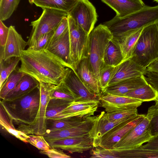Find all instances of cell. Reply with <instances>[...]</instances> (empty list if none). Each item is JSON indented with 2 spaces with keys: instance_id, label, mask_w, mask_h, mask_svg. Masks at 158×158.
Here are the masks:
<instances>
[{
  "instance_id": "1",
  "label": "cell",
  "mask_w": 158,
  "mask_h": 158,
  "mask_svg": "<svg viewBox=\"0 0 158 158\" xmlns=\"http://www.w3.org/2000/svg\"><path fill=\"white\" fill-rule=\"evenodd\" d=\"M20 72L28 74L39 82L57 85L63 79L68 67L47 49L40 51L29 47L20 57Z\"/></svg>"
},
{
  "instance_id": "2",
  "label": "cell",
  "mask_w": 158,
  "mask_h": 158,
  "mask_svg": "<svg viewBox=\"0 0 158 158\" xmlns=\"http://www.w3.org/2000/svg\"><path fill=\"white\" fill-rule=\"evenodd\" d=\"M39 86L29 93L15 99H1V106L18 130L29 135L33 134L40 107Z\"/></svg>"
},
{
  "instance_id": "3",
  "label": "cell",
  "mask_w": 158,
  "mask_h": 158,
  "mask_svg": "<svg viewBox=\"0 0 158 158\" xmlns=\"http://www.w3.org/2000/svg\"><path fill=\"white\" fill-rule=\"evenodd\" d=\"M157 22L158 5H145L139 10L127 16L120 17L116 15L103 24L110 31L113 39L118 40L134 30Z\"/></svg>"
},
{
  "instance_id": "4",
  "label": "cell",
  "mask_w": 158,
  "mask_h": 158,
  "mask_svg": "<svg viewBox=\"0 0 158 158\" xmlns=\"http://www.w3.org/2000/svg\"><path fill=\"white\" fill-rule=\"evenodd\" d=\"M131 58L145 69L152 62L158 58V22L144 27Z\"/></svg>"
},
{
  "instance_id": "5",
  "label": "cell",
  "mask_w": 158,
  "mask_h": 158,
  "mask_svg": "<svg viewBox=\"0 0 158 158\" xmlns=\"http://www.w3.org/2000/svg\"><path fill=\"white\" fill-rule=\"evenodd\" d=\"M113 38L111 32L103 24L98 25L89 34V59L92 70L98 81L100 71L105 65V51L109 43Z\"/></svg>"
},
{
  "instance_id": "6",
  "label": "cell",
  "mask_w": 158,
  "mask_h": 158,
  "mask_svg": "<svg viewBox=\"0 0 158 158\" xmlns=\"http://www.w3.org/2000/svg\"><path fill=\"white\" fill-rule=\"evenodd\" d=\"M70 47V60L73 70L75 71L78 63L89 58V35L76 24L69 15L68 16Z\"/></svg>"
},
{
  "instance_id": "7",
  "label": "cell",
  "mask_w": 158,
  "mask_h": 158,
  "mask_svg": "<svg viewBox=\"0 0 158 158\" xmlns=\"http://www.w3.org/2000/svg\"><path fill=\"white\" fill-rule=\"evenodd\" d=\"M40 17L31 22L32 29L27 41L30 47L44 35L54 30L68 13L60 10L44 8Z\"/></svg>"
},
{
  "instance_id": "8",
  "label": "cell",
  "mask_w": 158,
  "mask_h": 158,
  "mask_svg": "<svg viewBox=\"0 0 158 158\" xmlns=\"http://www.w3.org/2000/svg\"><path fill=\"white\" fill-rule=\"evenodd\" d=\"M154 136L151 133L150 119L146 115L114 146L113 149H132L142 146Z\"/></svg>"
},
{
  "instance_id": "9",
  "label": "cell",
  "mask_w": 158,
  "mask_h": 158,
  "mask_svg": "<svg viewBox=\"0 0 158 158\" xmlns=\"http://www.w3.org/2000/svg\"><path fill=\"white\" fill-rule=\"evenodd\" d=\"M68 15L88 35L97 20L96 8L89 0H78Z\"/></svg>"
},
{
  "instance_id": "10",
  "label": "cell",
  "mask_w": 158,
  "mask_h": 158,
  "mask_svg": "<svg viewBox=\"0 0 158 158\" xmlns=\"http://www.w3.org/2000/svg\"><path fill=\"white\" fill-rule=\"evenodd\" d=\"M139 114L134 120L123 123L108 131L93 143V148L99 146L107 149H112L114 145L146 116Z\"/></svg>"
},
{
  "instance_id": "11",
  "label": "cell",
  "mask_w": 158,
  "mask_h": 158,
  "mask_svg": "<svg viewBox=\"0 0 158 158\" xmlns=\"http://www.w3.org/2000/svg\"><path fill=\"white\" fill-rule=\"evenodd\" d=\"M53 148L61 149L70 153H82L93 148V139L89 133L86 135L63 138L48 142Z\"/></svg>"
},
{
  "instance_id": "12",
  "label": "cell",
  "mask_w": 158,
  "mask_h": 158,
  "mask_svg": "<svg viewBox=\"0 0 158 158\" xmlns=\"http://www.w3.org/2000/svg\"><path fill=\"white\" fill-rule=\"evenodd\" d=\"M100 98L101 106L106 112H112L137 108L142 101L124 96L104 93Z\"/></svg>"
},
{
  "instance_id": "13",
  "label": "cell",
  "mask_w": 158,
  "mask_h": 158,
  "mask_svg": "<svg viewBox=\"0 0 158 158\" xmlns=\"http://www.w3.org/2000/svg\"><path fill=\"white\" fill-rule=\"evenodd\" d=\"M100 101L75 100L59 114L56 119L73 117L85 118L92 116L97 111Z\"/></svg>"
},
{
  "instance_id": "14",
  "label": "cell",
  "mask_w": 158,
  "mask_h": 158,
  "mask_svg": "<svg viewBox=\"0 0 158 158\" xmlns=\"http://www.w3.org/2000/svg\"><path fill=\"white\" fill-rule=\"evenodd\" d=\"M63 81L77 96V101L94 100L100 101L101 97L89 89L81 79L77 73L68 68Z\"/></svg>"
},
{
  "instance_id": "15",
  "label": "cell",
  "mask_w": 158,
  "mask_h": 158,
  "mask_svg": "<svg viewBox=\"0 0 158 158\" xmlns=\"http://www.w3.org/2000/svg\"><path fill=\"white\" fill-rule=\"evenodd\" d=\"M96 116L87 117L80 124L70 127L46 133L44 135L48 142L63 138L81 136L89 133Z\"/></svg>"
},
{
  "instance_id": "16",
  "label": "cell",
  "mask_w": 158,
  "mask_h": 158,
  "mask_svg": "<svg viewBox=\"0 0 158 158\" xmlns=\"http://www.w3.org/2000/svg\"><path fill=\"white\" fill-rule=\"evenodd\" d=\"M145 70L131 58H129L114 67L108 86L125 79L142 76Z\"/></svg>"
},
{
  "instance_id": "17",
  "label": "cell",
  "mask_w": 158,
  "mask_h": 158,
  "mask_svg": "<svg viewBox=\"0 0 158 158\" xmlns=\"http://www.w3.org/2000/svg\"><path fill=\"white\" fill-rule=\"evenodd\" d=\"M27 45L21 35L16 31L15 27H9V32L4 47H0V50L3 53V58L6 60L13 57H19Z\"/></svg>"
},
{
  "instance_id": "18",
  "label": "cell",
  "mask_w": 158,
  "mask_h": 158,
  "mask_svg": "<svg viewBox=\"0 0 158 158\" xmlns=\"http://www.w3.org/2000/svg\"><path fill=\"white\" fill-rule=\"evenodd\" d=\"M105 113L104 111H102L96 116L89 131L90 136L93 139V143L114 128L123 123L133 120L139 114L121 120L111 121L106 117Z\"/></svg>"
},
{
  "instance_id": "19",
  "label": "cell",
  "mask_w": 158,
  "mask_h": 158,
  "mask_svg": "<svg viewBox=\"0 0 158 158\" xmlns=\"http://www.w3.org/2000/svg\"><path fill=\"white\" fill-rule=\"evenodd\" d=\"M51 84L40 82V102L37 120L33 128V134L44 136L46 133V112L48 104L51 99L50 93Z\"/></svg>"
},
{
  "instance_id": "20",
  "label": "cell",
  "mask_w": 158,
  "mask_h": 158,
  "mask_svg": "<svg viewBox=\"0 0 158 158\" xmlns=\"http://www.w3.org/2000/svg\"><path fill=\"white\" fill-rule=\"evenodd\" d=\"M47 50L60 59L67 67L73 69L69 27L61 36L49 45Z\"/></svg>"
},
{
  "instance_id": "21",
  "label": "cell",
  "mask_w": 158,
  "mask_h": 158,
  "mask_svg": "<svg viewBox=\"0 0 158 158\" xmlns=\"http://www.w3.org/2000/svg\"><path fill=\"white\" fill-rule=\"evenodd\" d=\"M75 71L89 89L101 97L102 92L99 82L92 70L89 58L81 60L76 67Z\"/></svg>"
},
{
  "instance_id": "22",
  "label": "cell",
  "mask_w": 158,
  "mask_h": 158,
  "mask_svg": "<svg viewBox=\"0 0 158 158\" xmlns=\"http://www.w3.org/2000/svg\"><path fill=\"white\" fill-rule=\"evenodd\" d=\"M113 10L116 15L123 17L137 11L145 5L142 0H101Z\"/></svg>"
},
{
  "instance_id": "23",
  "label": "cell",
  "mask_w": 158,
  "mask_h": 158,
  "mask_svg": "<svg viewBox=\"0 0 158 158\" xmlns=\"http://www.w3.org/2000/svg\"><path fill=\"white\" fill-rule=\"evenodd\" d=\"M148 84L144 75H143L125 79L109 86L104 93L123 96L129 92Z\"/></svg>"
},
{
  "instance_id": "24",
  "label": "cell",
  "mask_w": 158,
  "mask_h": 158,
  "mask_svg": "<svg viewBox=\"0 0 158 158\" xmlns=\"http://www.w3.org/2000/svg\"><path fill=\"white\" fill-rule=\"evenodd\" d=\"M40 82L32 76L25 74L15 88L10 92L4 99L10 100L24 95L39 86Z\"/></svg>"
},
{
  "instance_id": "25",
  "label": "cell",
  "mask_w": 158,
  "mask_h": 158,
  "mask_svg": "<svg viewBox=\"0 0 158 158\" xmlns=\"http://www.w3.org/2000/svg\"><path fill=\"white\" fill-rule=\"evenodd\" d=\"M115 158H158V150L140 146L132 149H112Z\"/></svg>"
},
{
  "instance_id": "26",
  "label": "cell",
  "mask_w": 158,
  "mask_h": 158,
  "mask_svg": "<svg viewBox=\"0 0 158 158\" xmlns=\"http://www.w3.org/2000/svg\"><path fill=\"white\" fill-rule=\"evenodd\" d=\"M144 27L128 33L118 40H115L120 45L123 57V61L131 57L135 46Z\"/></svg>"
},
{
  "instance_id": "27",
  "label": "cell",
  "mask_w": 158,
  "mask_h": 158,
  "mask_svg": "<svg viewBox=\"0 0 158 158\" xmlns=\"http://www.w3.org/2000/svg\"><path fill=\"white\" fill-rule=\"evenodd\" d=\"M104 64L115 67L123 61V57L118 42L113 38L106 49L104 58Z\"/></svg>"
},
{
  "instance_id": "28",
  "label": "cell",
  "mask_w": 158,
  "mask_h": 158,
  "mask_svg": "<svg viewBox=\"0 0 158 158\" xmlns=\"http://www.w3.org/2000/svg\"><path fill=\"white\" fill-rule=\"evenodd\" d=\"M78 0H34L37 6L50 9L68 13L70 11Z\"/></svg>"
},
{
  "instance_id": "29",
  "label": "cell",
  "mask_w": 158,
  "mask_h": 158,
  "mask_svg": "<svg viewBox=\"0 0 158 158\" xmlns=\"http://www.w3.org/2000/svg\"><path fill=\"white\" fill-rule=\"evenodd\" d=\"M85 118L73 117L58 119H47L46 133L76 126L82 123Z\"/></svg>"
},
{
  "instance_id": "30",
  "label": "cell",
  "mask_w": 158,
  "mask_h": 158,
  "mask_svg": "<svg viewBox=\"0 0 158 158\" xmlns=\"http://www.w3.org/2000/svg\"><path fill=\"white\" fill-rule=\"evenodd\" d=\"M123 96L139 99L143 102L155 101L158 97V92L148 83L139 87Z\"/></svg>"
},
{
  "instance_id": "31",
  "label": "cell",
  "mask_w": 158,
  "mask_h": 158,
  "mask_svg": "<svg viewBox=\"0 0 158 158\" xmlns=\"http://www.w3.org/2000/svg\"><path fill=\"white\" fill-rule=\"evenodd\" d=\"M50 93L51 98H59L71 102L78 99L77 96L63 80L58 85L51 84Z\"/></svg>"
},
{
  "instance_id": "32",
  "label": "cell",
  "mask_w": 158,
  "mask_h": 158,
  "mask_svg": "<svg viewBox=\"0 0 158 158\" xmlns=\"http://www.w3.org/2000/svg\"><path fill=\"white\" fill-rule=\"evenodd\" d=\"M0 124L9 133L21 141L28 143V135L17 130L5 110L0 106Z\"/></svg>"
},
{
  "instance_id": "33",
  "label": "cell",
  "mask_w": 158,
  "mask_h": 158,
  "mask_svg": "<svg viewBox=\"0 0 158 158\" xmlns=\"http://www.w3.org/2000/svg\"><path fill=\"white\" fill-rule=\"evenodd\" d=\"M72 102L59 98H51L46 108V119H56L59 114Z\"/></svg>"
},
{
  "instance_id": "34",
  "label": "cell",
  "mask_w": 158,
  "mask_h": 158,
  "mask_svg": "<svg viewBox=\"0 0 158 158\" xmlns=\"http://www.w3.org/2000/svg\"><path fill=\"white\" fill-rule=\"evenodd\" d=\"M25 74L19 71L17 68L10 74L0 88L1 99H4L7 94L15 88Z\"/></svg>"
},
{
  "instance_id": "35",
  "label": "cell",
  "mask_w": 158,
  "mask_h": 158,
  "mask_svg": "<svg viewBox=\"0 0 158 158\" xmlns=\"http://www.w3.org/2000/svg\"><path fill=\"white\" fill-rule=\"evenodd\" d=\"M20 60L19 57H13L6 60L0 59V88L10 74L17 69Z\"/></svg>"
},
{
  "instance_id": "36",
  "label": "cell",
  "mask_w": 158,
  "mask_h": 158,
  "mask_svg": "<svg viewBox=\"0 0 158 158\" xmlns=\"http://www.w3.org/2000/svg\"><path fill=\"white\" fill-rule=\"evenodd\" d=\"M20 0H0V20L9 19L16 9Z\"/></svg>"
},
{
  "instance_id": "37",
  "label": "cell",
  "mask_w": 158,
  "mask_h": 158,
  "mask_svg": "<svg viewBox=\"0 0 158 158\" xmlns=\"http://www.w3.org/2000/svg\"><path fill=\"white\" fill-rule=\"evenodd\" d=\"M114 67L105 65L100 71L99 82L101 90L103 93L108 86V83Z\"/></svg>"
},
{
  "instance_id": "38",
  "label": "cell",
  "mask_w": 158,
  "mask_h": 158,
  "mask_svg": "<svg viewBox=\"0 0 158 158\" xmlns=\"http://www.w3.org/2000/svg\"><path fill=\"white\" fill-rule=\"evenodd\" d=\"M106 115L109 120L115 121L137 115V108L113 112H106Z\"/></svg>"
},
{
  "instance_id": "39",
  "label": "cell",
  "mask_w": 158,
  "mask_h": 158,
  "mask_svg": "<svg viewBox=\"0 0 158 158\" xmlns=\"http://www.w3.org/2000/svg\"><path fill=\"white\" fill-rule=\"evenodd\" d=\"M28 143L41 150H46L51 147L45 140L44 136L34 134L28 135Z\"/></svg>"
},
{
  "instance_id": "40",
  "label": "cell",
  "mask_w": 158,
  "mask_h": 158,
  "mask_svg": "<svg viewBox=\"0 0 158 158\" xmlns=\"http://www.w3.org/2000/svg\"><path fill=\"white\" fill-rule=\"evenodd\" d=\"M54 30L42 36L29 47L36 51L47 49L50 43Z\"/></svg>"
},
{
  "instance_id": "41",
  "label": "cell",
  "mask_w": 158,
  "mask_h": 158,
  "mask_svg": "<svg viewBox=\"0 0 158 158\" xmlns=\"http://www.w3.org/2000/svg\"><path fill=\"white\" fill-rule=\"evenodd\" d=\"M146 115L150 119L151 133L154 137L158 134V111L149 108Z\"/></svg>"
},
{
  "instance_id": "42",
  "label": "cell",
  "mask_w": 158,
  "mask_h": 158,
  "mask_svg": "<svg viewBox=\"0 0 158 158\" xmlns=\"http://www.w3.org/2000/svg\"><path fill=\"white\" fill-rule=\"evenodd\" d=\"M68 27L69 22L67 16L63 18L54 29L49 45L61 36L65 32Z\"/></svg>"
},
{
  "instance_id": "43",
  "label": "cell",
  "mask_w": 158,
  "mask_h": 158,
  "mask_svg": "<svg viewBox=\"0 0 158 158\" xmlns=\"http://www.w3.org/2000/svg\"><path fill=\"white\" fill-rule=\"evenodd\" d=\"M40 152L52 158H69V155L65 153L62 149L51 148L46 150H41Z\"/></svg>"
},
{
  "instance_id": "44",
  "label": "cell",
  "mask_w": 158,
  "mask_h": 158,
  "mask_svg": "<svg viewBox=\"0 0 158 158\" xmlns=\"http://www.w3.org/2000/svg\"><path fill=\"white\" fill-rule=\"evenodd\" d=\"M9 27H6L0 20V46L1 47L5 46L8 36Z\"/></svg>"
},
{
  "instance_id": "45",
  "label": "cell",
  "mask_w": 158,
  "mask_h": 158,
  "mask_svg": "<svg viewBox=\"0 0 158 158\" xmlns=\"http://www.w3.org/2000/svg\"><path fill=\"white\" fill-rule=\"evenodd\" d=\"M146 71L158 73V58L152 62L146 68Z\"/></svg>"
},
{
  "instance_id": "46",
  "label": "cell",
  "mask_w": 158,
  "mask_h": 158,
  "mask_svg": "<svg viewBox=\"0 0 158 158\" xmlns=\"http://www.w3.org/2000/svg\"><path fill=\"white\" fill-rule=\"evenodd\" d=\"M155 101H156L155 104L149 108L153 110L158 111V97Z\"/></svg>"
},
{
  "instance_id": "47",
  "label": "cell",
  "mask_w": 158,
  "mask_h": 158,
  "mask_svg": "<svg viewBox=\"0 0 158 158\" xmlns=\"http://www.w3.org/2000/svg\"><path fill=\"white\" fill-rule=\"evenodd\" d=\"M28 1H29V2L31 4H32L33 3H33L34 0H28Z\"/></svg>"
},
{
  "instance_id": "48",
  "label": "cell",
  "mask_w": 158,
  "mask_h": 158,
  "mask_svg": "<svg viewBox=\"0 0 158 158\" xmlns=\"http://www.w3.org/2000/svg\"><path fill=\"white\" fill-rule=\"evenodd\" d=\"M154 1L158 3V0H153Z\"/></svg>"
},
{
  "instance_id": "49",
  "label": "cell",
  "mask_w": 158,
  "mask_h": 158,
  "mask_svg": "<svg viewBox=\"0 0 158 158\" xmlns=\"http://www.w3.org/2000/svg\"><path fill=\"white\" fill-rule=\"evenodd\" d=\"M157 86H158V79L157 81Z\"/></svg>"
}]
</instances>
